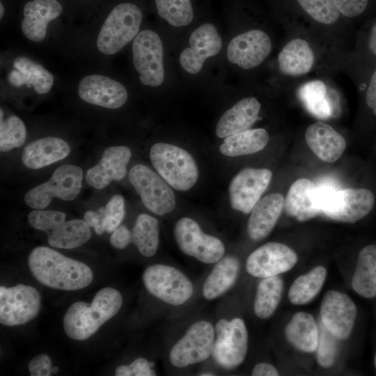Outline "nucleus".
I'll list each match as a JSON object with an SVG mask.
<instances>
[{"label":"nucleus","instance_id":"nucleus-35","mask_svg":"<svg viewBox=\"0 0 376 376\" xmlns=\"http://www.w3.org/2000/svg\"><path fill=\"white\" fill-rule=\"evenodd\" d=\"M327 276V270L317 266L308 273L297 277L291 285L288 298L295 305L310 302L320 291Z\"/></svg>","mask_w":376,"mask_h":376},{"label":"nucleus","instance_id":"nucleus-16","mask_svg":"<svg viewBox=\"0 0 376 376\" xmlns=\"http://www.w3.org/2000/svg\"><path fill=\"white\" fill-rule=\"evenodd\" d=\"M297 259L295 251L287 245L279 242H268L256 249L248 256L246 269L254 277H271L291 269Z\"/></svg>","mask_w":376,"mask_h":376},{"label":"nucleus","instance_id":"nucleus-17","mask_svg":"<svg viewBox=\"0 0 376 376\" xmlns=\"http://www.w3.org/2000/svg\"><path fill=\"white\" fill-rule=\"evenodd\" d=\"M320 316L322 324L331 334L338 339L345 340L352 333L357 307L347 295L331 290L322 299Z\"/></svg>","mask_w":376,"mask_h":376},{"label":"nucleus","instance_id":"nucleus-9","mask_svg":"<svg viewBox=\"0 0 376 376\" xmlns=\"http://www.w3.org/2000/svg\"><path fill=\"white\" fill-rule=\"evenodd\" d=\"M214 329L213 359L227 370L237 367L244 361L248 350V332L244 320L223 318L217 322Z\"/></svg>","mask_w":376,"mask_h":376},{"label":"nucleus","instance_id":"nucleus-30","mask_svg":"<svg viewBox=\"0 0 376 376\" xmlns=\"http://www.w3.org/2000/svg\"><path fill=\"white\" fill-rule=\"evenodd\" d=\"M314 61L313 52L308 43L297 38L288 42L279 54L281 72L290 76H299L310 71Z\"/></svg>","mask_w":376,"mask_h":376},{"label":"nucleus","instance_id":"nucleus-12","mask_svg":"<svg viewBox=\"0 0 376 376\" xmlns=\"http://www.w3.org/2000/svg\"><path fill=\"white\" fill-rule=\"evenodd\" d=\"M215 340L213 325L205 320L192 324L169 353L170 363L184 368L206 360L212 354Z\"/></svg>","mask_w":376,"mask_h":376},{"label":"nucleus","instance_id":"nucleus-6","mask_svg":"<svg viewBox=\"0 0 376 376\" xmlns=\"http://www.w3.org/2000/svg\"><path fill=\"white\" fill-rule=\"evenodd\" d=\"M320 189L321 214L331 219L352 224L366 216L374 207L375 196L369 189Z\"/></svg>","mask_w":376,"mask_h":376},{"label":"nucleus","instance_id":"nucleus-2","mask_svg":"<svg viewBox=\"0 0 376 376\" xmlns=\"http://www.w3.org/2000/svg\"><path fill=\"white\" fill-rule=\"evenodd\" d=\"M122 304V295L116 289L102 288L91 304L77 301L68 308L63 317L64 331L72 339L86 340L118 313Z\"/></svg>","mask_w":376,"mask_h":376},{"label":"nucleus","instance_id":"nucleus-52","mask_svg":"<svg viewBox=\"0 0 376 376\" xmlns=\"http://www.w3.org/2000/svg\"><path fill=\"white\" fill-rule=\"evenodd\" d=\"M0 10H1L0 17L1 18L3 17V14H4V8H3V6L2 3H0Z\"/></svg>","mask_w":376,"mask_h":376},{"label":"nucleus","instance_id":"nucleus-34","mask_svg":"<svg viewBox=\"0 0 376 376\" xmlns=\"http://www.w3.org/2000/svg\"><path fill=\"white\" fill-rule=\"evenodd\" d=\"M283 281L276 275L263 278L257 286L253 311L260 319L270 318L275 312L282 297Z\"/></svg>","mask_w":376,"mask_h":376},{"label":"nucleus","instance_id":"nucleus-48","mask_svg":"<svg viewBox=\"0 0 376 376\" xmlns=\"http://www.w3.org/2000/svg\"><path fill=\"white\" fill-rule=\"evenodd\" d=\"M366 101L370 108L373 109L376 108V70L370 79L366 92Z\"/></svg>","mask_w":376,"mask_h":376},{"label":"nucleus","instance_id":"nucleus-50","mask_svg":"<svg viewBox=\"0 0 376 376\" xmlns=\"http://www.w3.org/2000/svg\"><path fill=\"white\" fill-rule=\"evenodd\" d=\"M369 46L371 51L376 54V23L373 27L369 40Z\"/></svg>","mask_w":376,"mask_h":376},{"label":"nucleus","instance_id":"nucleus-45","mask_svg":"<svg viewBox=\"0 0 376 376\" xmlns=\"http://www.w3.org/2000/svg\"><path fill=\"white\" fill-rule=\"evenodd\" d=\"M28 368L31 376H49L52 373V360L48 355H38L29 361Z\"/></svg>","mask_w":376,"mask_h":376},{"label":"nucleus","instance_id":"nucleus-41","mask_svg":"<svg viewBox=\"0 0 376 376\" xmlns=\"http://www.w3.org/2000/svg\"><path fill=\"white\" fill-rule=\"evenodd\" d=\"M302 8L314 19L325 24L335 22L339 12L331 0H297Z\"/></svg>","mask_w":376,"mask_h":376},{"label":"nucleus","instance_id":"nucleus-53","mask_svg":"<svg viewBox=\"0 0 376 376\" xmlns=\"http://www.w3.org/2000/svg\"><path fill=\"white\" fill-rule=\"evenodd\" d=\"M58 372V368L56 366L52 367V373H57Z\"/></svg>","mask_w":376,"mask_h":376},{"label":"nucleus","instance_id":"nucleus-44","mask_svg":"<svg viewBox=\"0 0 376 376\" xmlns=\"http://www.w3.org/2000/svg\"><path fill=\"white\" fill-rule=\"evenodd\" d=\"M331 1L340 13L349 17L361 15L366 10L368 5V0Z\"/></svg>","mask_w":376,"mask_h":376},{"label":"nucleus","instance_id":"nucleus-7","mask_svg":"<svg viewBox=\"0 0 376 376\" xmlns=\"http://www.w3.org/2000/svg\"><path fill=\"white\" fill-rule=\"evenodd\" d=\"M81 168L64 164L57 168L50 179L30 189L24 196L26 205L36 210L47 207L54 198L72 201L79 194L82 186Z\"/></svg>","mask_w":376,"mask_h":376},{"label":"nucleus","instance_id":"nucleus-22","mask_svg":"<svg viewBox=\"0 0 376 376\" xmlns=\"http://www.w3.org/2000/svg\"><path fill=\"white\" fill-rule=\"evenodd\" d=\"M131 156L132 152L127 146H116L106 148L99 163L88 170L86 182L95 189H101L113 180H122L126 175V166Z\"/></svg>","mask_w":376,"mask_h":376},{"label":"nucleus","instance_id":"nucleus-19","mask_svg":"<svg viewBox=\"0 0 376 376\" xmlns=\"http://www.w3.org/2000/svg\"><path fill=\"white\" fill-rule=\"evenodd\" d=\"M189 45L181 52L180 62L184 70L194 75L200 72L206 58L219 52L222 41L216 27L206 23L191 33Z\"/></svg>","mask_w":376,"mask_h":376},{"label":"nucleus","instance_id":"nucleus-46","mask_svg":"<svg viewBox=\"0 0 376 376\" xmlns=\"http://www.w3.org/2000/svg\"><path fill=\"white\" fill-rule=\"evenodd\" d=\"M132 242V231L125 226H119L110 237L111 244L116 249H123Z\"/></svg>","mask_w":376,"mask_h":376},{"label":"nucleus","instance_id":"nucleus-32","mask_svg":"<svg viewBox=\"0 0 376 376\" xmlns=\"http://www.w3.org/2000/svg\"><path fill=\"white\" fill-rule=\"evenodd\" d=\"M352 286L365 298L376 296V244L368 245L359 252Z\"/></svg>","mask_w":376,"mask_h":376},{"label":"nucleus","instance_id":"nucleus-31","mask_svg":"<svg viewBox=\"0 0 376 376\" xmlns=\"http://www.w3.org/2000/svg\"><path fill=\"white\" fill-rule=\"evenodd\" d=\"M285 334L288 340L298 350L305 352L316 351L319 328L310 313H295L285 327Z\"/></svg>","mask_w":376,"mask_h":376},{"label":"nucleus","instance_id":"nucleus-24","mask_svg":"<svg viewBox=\"0 0 376 376\" xmlns=\"http://www.w3.org/2000/svg\"><path fill=\"white\" fill-rule=\"evenodd\" d=\"M283 206V197L279 193L269 194L260 199L251 210L247 223L250 239L260 241L265 238L274 228Z\"/></svg>","mask_w":376,"mask_h":376},{"label":"nucleus","instance_id":"nucleus-3","mask_svg":"<svg viewBox=\"0 0 376 376\" xmlns=\"http://www.w3.org/2000/svg\"><path fill=\"white\" fill-rule=\"evenodd\" d=\"M150 159L159 175L177 190L187 191L198 180L196 163L183 148L173 144L157 143L150 149Z\"/></svg>","mask_w":376,"mask_h":376},{"label":"nucleus","instance_id":"nucleus-40","mask_svg":"<svg viewBox=\"0 0 376 376\" xmlns=\"http://www.w3.org/2000/svg\"><path fill=\"white\" fill-rule=\"evenodd\" d=\"M26 130L23 121L11 116L0 124V150L7 152L22 146L26 140Z\"/></svg>","mask_w":376,"mask_h":376},{"label":"nucleus","instance_id":"nucleus-11","mask_svg":"<svg viewBox=\"0 0 376 376\" xmlns=\"http://www.w3.org/2000/svg\"><path fill=\"white\" fill-rule=\"evenodd\" d=\"M129 180L143 205L152 212L164 215L175 207V198L170 185L149 167L136 164L129 173Z\"/></svg>","mask_w":376,"mask_h":376},{"label":"nucleus","instance_id":"nucleus-21","mask_svg":"<svg viewBox=\"0 0 376 376\" xmlns=\"http://www.w3.org/2000/svg\"><path fill=\"white\" fill-rule=\"evenodd\" d=\"M322 192L313 181L302 178L290 186L284 200L285 213L299 221L309 220L320 215Z\"/></svg>","mask_w":376,"mask_h":376},{"label":"nucleus","instance_id":"nucleus-42","mask_svg":"<svg viewBox=\"0 0 376 376\" xmlns=\"http://www.w3.org/2000/svg\"><path fill=\"white\" fill-rule=\"evenodd\" d=\"M338 340L322 324H320L319 339L317 347V360L320 366L330 367L338 352Z\"/></svg>","mask_w":376,"mask_h":376},{"label":"nucleus","instance_id":"nucleus-8","mask_svg":"<svg viewBox=\"0 0 376 376\" xmlns=\"http://www.w3.org/2000/svg\"><path fill=\"white\" fill-rule=\"evenodd\" d=\"M142 280L152 295L171 305H182L193 295L194 288L190 280L171 266L150 265L143 271Z\"/></svg>","mask_w":376,"mask_h":376},{"label":"nucleus","instance_id":"nucleus-38","mask_svg":"<svg viewBox=\"0 0 376 376\" xmlns=\"http://www.w3.org/2000/svg\"><path fill=\"white\" fill-rule=\"evenodd\" d=\"M159 15L174 26L191 23L194 12L190 0H155Z\"/></svg>","mask_w":376,"mask_h":376},{"label":"nucleus","instance_id":"nucleus-13","mask_svg":"<svg viewBox=\"0 0 376 376\" xmlns=\"http://www.w3.org/2000/svg\"><path fill=\"white\" fill-rule=\"evenodd\" d=\"M41 297L32 286L17 284L0 287V323L7 327L24 324L38 314Z\"/></svg>","mask_w":376,"mask_h":376},{"label":"nucleus","instance_id":"nucleus-4","mask_svg":"<svg viewBox=\"0 0 376 376\" xmlns=\"http://www.w3.org/2000/svg\"><path fill=\"white\" fill-rule=\"evenodd\" d=\"M28 221L31 226L45 232L49 245L56 248L75 249L91 237V227L85 221H65V214L60 211L36 210L28 214Z\"/></svg>","mask_w":376,"mask_h":376},{"label":"nucleus","instance_id":"nucleus-23","mask_svg":"<svg viewBox=\"0 0 376 376\" xmlns=\"http://www.w3.org/2000/svg\"><path fill=\"white\" fill-rule=\"evenodd\" d=\"M306 141L321 160L332 163L338 160L346 147L344 137L331 126L322 122L310 125L305 132Z\"/></svg>","mask_w":376,"mask_h":376},{"label":"nucleus","instance_id":"nucleus-18","mask_svg":"<svg viewBox=\"0 0 376 376\" xmlns=\"http://www.w3.org/2000/svg\"><path fill=\"white\" fill-rule=\"evenodd\" d=\"M272 49L269 37L261 30H251L231 40L227 47L229 61L249 70L263 63Z\"/></svg>","mask_w":376,"mask_h":376},{"label":"nucleus","instance_id":"nucleus-36","mask_svg":"<svg viewBox=\"0 0 376 376\" xmlns=\"http://www.w3.org/2000/svg\"><path fill=\"white\" fill-rule=\"evenodd\" d=\"M132 242L142 256H154L159 245L158 221L148 214H140L132 230Z\"/></svg>","mask_w":376,"mask_h":376},{"label":"nucleus","instance_id":"nucleus-37","mask_svg":"<svg viewBox=\"0 0 376 376\" xmlns=\"http://www.w3.org/2000/svg\"><path fill=\"white\" fill-rule=\"evenodd\" d=\"M298 95L306 109L314 116L325 119L333 116L334 107L322 81L315 80L304 84L299 88Z\"/></svg>","mask_w":376,"mask_h":376},{"label":"nucleus","instance_id":"nucleus-27","mask_svg":"<svg viewBox=\"0 0 376 376\" xmlns=\"http://www.w3.org/2000/svg\"><path fill=\"white\" fill-rule=\"evenodd\" d=\"M70 147L64 140L49 136L29 143L23 150L22 160L27 168L38 169L65 158Z\"/></svg>","mask_w":376,"mask_h":376},{"label":"nucleus","instance_id":"nucleus-33","mask_svg":"<svg viewBox=\"0 0 376 376\" xmlns=\"http://www.w3.org/2000/svg\"><path fill=\"white\" fill-rule=\"evenodd\" d=\"M268 141L269 135L265 129H249L226 137L219 151L228 157L251 155L262 150Z\"/></svg>","mask_w":376,"mask_h":376},{"label":"nucleus","instance_id":"nucleus-1","mask_svg":"<svg viewBox=\"0 0 376 376\" xmlns=\"http://www.w3.org/2000/svg\"><path fill=\"white\" fill-rule=\"evenodd\" d=\"M29 269L41 284L51 288L77 290L93 281L91 268L47 246H38L29 254Z\"/></svg>","mask_w":376,"mask_h":376},{"label":"nucleus","instance_id":"nucleus-39","mask_svg":"<svg viewBox=\"0 0 376 376\" xmlns=\"http://www.w3.org/2000/svg\"><path fill=\"white\" fill-rule=\"evenodd\" d=\"M97 212L99 222L93 228L97 235L104 232L113 233L122 222L125 214V201L122 196H113L104 207H100Z\"/></svg>","mask_w":376,"mask_h":376},{"label":"nucleus","instance_id":"nucleus-29","mask_svg":"<svg viewBox=\"0 0 376 376\" xmlns=\"http://www.w3.org/2000/svg\"><path fill=\"white\" fill-rule=\"evenodd\" d=\"M239 260L232 256L221 258L207 276L203 286L207 300L214 299L228 290L235 283L240 271Z\"/></svg>","mask_w":376,"mask_h":376},{"label":"nucleus","instance_id":"nucleus-25","mask_svg":"<svg viewBox=\"0 0 376 376\" xmlns=\"http://www.w3.org/2000/svg\"><path fill=\"white\" fill-rule=\"evenodd\" d=\"M62 11L57 0H33L24 7L21 27L24 36L31 41L40 42L46 36L48 23Z\"/></svg>","mask_w":376,"mask_h":376},{"label":"nucleus","instance_id":"nucleus-54","mask_svg":"<svg viewBox=\"0 0 376 376\" xmlns=\"http://www.w3.org/2000/svg\"><path fill=\"white\" fill-rule=\"evenodd\" d=\"M374 363H375V368H376V354H375V359H374Z\"/></svg>","mask_w":376,"mask_h":376},{"label":"nucleus","instance_id":"nucleus-47","mask_svg":"<svg viewBox=\"0 0 376 376\" xmlns=\"http://www.w3.org/2000/svg\"><path fill=\"white\" fill-rule=\"evenodd\" d=\"M251 375L253 376H276L279 374L272 365L267 363H259L254 366Z\"/></svg>","mask_w":376,"mask_h":376},{"label":"nucleus","instance_id":"nucleus-5","mask_svg":"<svg viewBox=\"0 0 376 376\" xmlns=\"http://www.w3.org/2000/svg\"><path fill=\"white\" fill-rule=\"evenodd\" d=\"M141 21V11L136 5L123 3L114 7L98 34L99 51L107 55L117 53L136 37Z\"/></svg>","mask_w":376,"mask_h":376},{"label":"nucleus","instance_id":"nucleus-49","mask_svg":"<svg viewBox=\"0 0 376 376\" xmlns=\"http://www.w3.org/2000/svg\"><path fill=\"white\" fill-rule=\"evenodd\" d=\"M84 221L90 227L94 228L99 222V216L96 212L88 210L84 214Z\"/></svg>","mask_w":376,"mask_h":376},{"label":"nucleus","instance_id":"nucleus-51","mask_svg":"<svg viewBox=\"0 0 376 376\" xmlns=\"http://www.w3.org/2000/svg\"><path fill=\"white\" fill-rule=\"evenodd\" d=\"M199 375L200 376H214L215 375V374L210 371H204L200 373Z\"/></svg>","mask_w":376,"mask_h":376},{"label":"nucleus","instance_id":"nucleus-14","mask_svg":"<svg viewBox=\"0 0 376 376\" xmlns=\"http://www.w3.org/2000/svg\"><path fill=\"white\" fill-rule=\"evenodd\" d=\"M133 63L141 84L160 86L164 78L163 46L159 36L151 30L139 33L132 44Z\"/></svg>","mask_w":376,"mask_h":376},{"label":"nucleus","instance_id":"nucleus-43","mask_svg":"<svg viewBox=\"0 0 376 376\" xmlns=\"http://www.w3.org/2000/svg\"><path fill=\"white\" fill-rule=\"evenodd\" d=\"M153 362H149L146 359L139 357L128 366L121 365L115 371L116 376H153L155 372L152 369Z\"/></svg>","mask_w":376,"mask_h":376},{"label":"nucleus","instance_id":"nucleus-15","mask_svg":"<svg viewBox=\"0 0 376 376\" xmlns=\"http://www.w3.org/2000/svg\"><path fill=\"white\" fill-rule=\"evenodd\" d=\"M272 171L267 169L245 168L232 179L229 188L231 207L244 214H249L267 188Z\"/></svg>","mask_w":376,"mask_h":376},{"label":"nucleus","instance_id":"nucleus-28","mask_svg":"<svg viewBox=\"0 0 376 376\" xmlns=\"http://www.w3.org/2000/svg\"><path fill=\"white\" fill-rule=\"evenodd\" d=\"M14 70L8 76L9 83L16 87L32 86L38 94L48 93L54 84L53 75L41 65L26 56L17 57Z\"/></svg>","mask_w":376,"mask_h":376},{"label":"nucleus","instance_id":"nucleus-20","mask_svg":"<svg viewBox=\"0 0 376 376\" xmlns=\"http://www.w3.org/2000/svg\"><path fill=\"white\" fill-rule=\"evenodd\" d=\"M78 93L84 101L107 109L121 107L128 96L123 85L100 75L84 77L79 84Z\"/></svg>","mask_w":376,"mask_h":376},{"label":"nucleus","instance_id":"nucleus-10","mask_svg":"<svg viewBox=\"0 0 376 376\" xmlns=\"http://www.w3.org/2000/svg\"><path fill=\"white\" fill-rule=\"evenodd\" d=\"M173 233L180 249L201 263H215L225 253L223 242L217 237L204 233L196 221L191 218L178 219Z\"/></svg>","mask_w":376,"mask_h":376},{"label":"nucleus","instance_id":"nucleus-26","mask_svg":"<svg viewBox=\"0 0 376 376\" xmlns=\"http://www.w3.org/2000/svg\"><path fill=\"white\" fill-rule=\"evenodd\" d=\"M260 109V104L256 98L241 100L221 116L216 127L217 136L226 138L249 130L258 119Z\"/></svg>","mask_w":376,"mask_h":376}]
</instances>
